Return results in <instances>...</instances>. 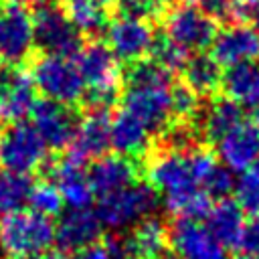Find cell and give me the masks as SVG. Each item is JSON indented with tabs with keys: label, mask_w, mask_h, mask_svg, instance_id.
<instances>
[{
	"label": "cell",
	"mask_w": 259,
	"mask_h": 259,
	"mask_svg": "<svg viewBox=\"0 0 259 259\" xmlns=\"http://www.w3.org/2000/svg\"><path fill=\"white\" fill-rule=\"evenodd\" d=\"M168 245L176 259H214L223 255L206 225L194 219H176L168 227Z\"/></svg>",
	"instance_id": "cell-16"
},
{
	"label": "cell",
	"mask_w": 259,
	"mask_h": 259,
	"mask_svg": "<svg viewBox=\"0 0 259 259\" xmlns=\"http://www.w3.org/2000/svg\"><path fill=\"white\" fill-rule=\"evenodd\" d=\"M237 249H241L243 255L259 259V217H253L251 221L245 223V229H243Z\"/></svg>",
	"instance_id": "cell-37"
},
{
	"label": "cell",
	"mask_w": 259,
	"mask_h": 259,
	"mask_svg": "<svg viewBox=\"0 0 259 259\" xmlns=\"http://www.w3.org/2000/svg\"><path fill=\"white\" fill-rule=\"evenodd\" d=\"M235 202L243 212L251 217H259V162L243 172V176L235 184Z\"/></svg>",
	"instance_id": "cell-31"
},
{
	"label": "cell",
	"mask_w": 259,
	"mask_h": 259,
	"mask_svg": "<svg viewBox=\"0 0 259 259\" xmlns=\"http://www.w3.org/2000/svg\"><path fill=\"white\" fill-rule=\"evenodd\" d=\"M214 259H227V257H225V255H219V257H214Z\"/></svg>",
	"instance_id": "cell-46"
},
{
	"label": "cell",
	"mask_w": 259,
	"mask_h": 259,
	"mask_svg": "<svg viewBox=\"0 0 259 259\" xmlns=\"http://www.w3.org/2000/svg\"><path fill=\"white\" fill-rule=\"evenodd\" d=\"M55 243V225L34 210H16L0 219V251L8 259H36Z\"/></svg>",
	"instance_id": "cell-2"
},
{
	"label": "cell",
	"mask_w": 259,
	"mask_h": 259,
	"mask_svg": "<svg viewBox=\"0 0 259 259\" xmlns=\"http://www.w3.org/2000/svg\"><path fill=\"white\" fill-rule=\"evenodd\" d=\"M164 30L166 36L186 53L204 51L217 36V24L190 2L176 4L166 12Z\"/></svg>",
	"instance_id": "cell-8"
},
{
	"label": "cell",
	"mask_w": 259,
	"mask_h": 259,
	"mask_svg": "<svg viewBox=\"0 0 259 259\" xmlns=\"http://www.w3.org/2000/svg\"><path fill=\"white\" fill-rule=\"evenodd\" d=\"M53 182L57 184L63 200L67 206L71 208H89V204L93 202V188L89 182V176L83 168L81 162L65 156L63 160H59L53 170Z\"/></svg>",
	"instance_id": "cell-21"
},
{
	"label": "cell",
	"mask_w": 259,
	"mask_h": 259,
	"mask_svg": "<svg viewBox=\"0 0 259 259\" xmlns=\"http://www.w3.org/2000/svg\"><path fill=\"white\" fill-rule=\"evenodd\" d=\"M206 229L219 243V247L237 249L245 229V212L237 202L223 198L221 202L210 206L206 214Z\"/></svg>",
	"instance_id": "cell-24"
},
{
	"label": "cell",
	"mask_w": 259,
	"mask_h": 259,
	"mask_svg": "<svg viewBox=\"0 0 259 259\" xmlns=\"http://www.w3.org/2000/svg\"><path fill=\"white\" fill-rule=\"evenodd\" d=\"M219 156L231 170H247L259 162V121H241L219 142Z\"/></svg>",
	"instance_id": "cell-17"
},
{
	"label": "cell",
	"mask_w": 259,
	"mask_h": 259,
	"mask_svg": "<svg viewBox=\"0 0 259 259\" xmlns=\"http://www.w3.org/2000/svg\"><path fill=\"white\" fill-rule=\"evenodd\" d=\"M111 148V115L105 107H89L87 115L79 121L75 138L67 156L85 164L105 156Z\"/></svg>",
	"instance_id": "cell-13"
},
{
	"label": "cell",
	"mask_w": 259,
	"mask_h": 259,
	"mask_svg": "<svg viewBox=\"0 0 259 259\" xmlns=\"http://www.w3.org/2000/svg\"><path fill=\"white\" fill-rule=\"evenodd\" d=\"M99 6H103V8H107V6H111V4H115V0H95Z\"/></svg>",
	"instance_id": "cell-44"
},
{
	"label": "cell",
	"mask_w": 259,
	"mask_h": 259,
	"mask_svg": "<svg viewBox=\"0 0 259 259\" xmlns=\"http://www.w3.org/2000/svg\"><path fill=\"white\" fill-rule=\"evenodd\" d=\"M214 164L212 152L204 146H194L190 150L160 148L148 158L146 176L148 184L156 192H162L166 200L202 188V180Z\"/></svg>",
	"instance_id": "cell-1"
},
{
	"label": "cell",
	"mask_w": 259,
	"mask_h": 259,
	"mask_svg": "<svg viewBox=\"0 0 259 259\" xmlns=\"http://www.w3.org/2000/svg\"><path fill=\"white\" fill-rule=\"evenodd\" d=\"M77 67L85 81V101L89 107H105L121 95V71L119 61L105 42H89L77 53Z\"/></svg>",
	"instance_id": "cell-3"
},
{
	"label": "cell",
	"mask_w": 259,
	"mask_h": 259,
	"mask_svg": "<svg viewBox=\"0 0 259 259\" xmlns=\"http://www.w3.org/2000/svg\"><path fill=\"white\" fill-rule=\"evenodd\" d=\"M249 16H251V20H253V28H255V32L259 34V2H257V4L251 8Z\"/></svg>",
	"instance_id": "cell-42"
},
{
	"label": "cell",
	"mask_w": 259,
	"mask_h": 259,
	"mask_svg": "<svg viewBox=\"0 0 259 259\" xmlns=\"http://www.w3.org/2000/svg\"><path fill=\"white\" fill-rule=\"evenodd\" d=\"M115 10L119 18H130V20H146L156 16V8L150 0H115Z\"/></svg>",
	"instance_id": "cell-36"
},
{
	"label": "cell",
	"mask_w": 259,
	"mask_h": 259,
	"mask_svg": "<svg viewBox=\"0 0 259 259\" xmlns=\"http://www.w3.org/2000/svg\"><path fill=\"white\" fill-rule=\"evenodd\" d=\"M170 77L172 73L154 59H142L130 65L123 83L125 87H170Z\"/></svg>",
	"instance_id": "cell-29"
},
{
	"label": "cell",
	"mask_w": 259,
	"mask_h": 259,
	"mask_svg": "<svg viewBox=\"0 0 259 259\" xmlns=\"http://www.w3.org/2000/svg\"><path fill=\"white\" fill-rule=\"evenodd\" d=\"M73 259H117V251H115V241H105V243H93L81 251L75 253Z\"/></svg>",
	"instance_id": "cell-38"
},
{
	"label": "cell",
	"mask_w": 259,
	"mask_h": 259,
	"mask_svg": "<svg viewBox=\"0 0 259 259\" xmlns=\"http://www.w3.org/2000/svg\"><path fill=\"white\" fill-rule=\"evenodd\" d=\"M87 176L93 192L99 196H107L134 184L138 176V166L123 156H101L91 164Z\"/></svg>",
	"instance_id": "cell-22"
},
{
	"label": "cell",
	"mask_w": 259,
	"mask_h": 259,
	"mask_svg": "<svg viewBox=\"0 0 259 259\" xmlns=\"http://www.w3.org/2000/svg\"><path fill=\"white\" fill-rule=\"evenodd\" d=\"M243 121V107L229 97H212L206 103H200L192 125L200 142L217 144L229 130Z\"/></svg>",
	"instance_id": "cell-18"
},
{
	"label": "cell",
	"mask_w": 259,
	"mask_h": 259,
	"mask_svg": "<svg viewBox=\"0 0 259 259\" xmlns=\"http://www.w3.org/2000/svg\"><path fill=\"white\" fill-rule=\"evenodd\" d=\"M182 73H184V85H188L196 95H204V97L214 95L223 81L221 65L204 53H196L188 57Z\"/></svg>",
	"instance_id": "cell-26"
},
{
	"label": "cell",
	"mask_w": 259,
	"mask_h": 259,
	"mask_svg": "<svg viewBox=\"0 0 259 259\" xmlns=\"http://www.w3.org/2000/svg\"><path fill=\"white\" fill-rule=\"evenodd\" d=\"M101 221L91 208H71L55 227V241L63 251L77 253L101 237Z\"/></svg>",
	"instance_id": "cell-19"
},
{
	"label": "cell",
	"mask_w": 259,
	"mask_h": 259,
	"mask_svg": "<svg viewBox=\"0 0 259 259\" xmlns=\"http://www.w3.org/2000/svg\"><path fill=\"white\" fill-rule=\"evenodd\" d=\"M30 115H32V127L42 138L47 148L65 150L71 146L79 121L69 105L51 99H36Z\"/></svg>",
	"instance_id": "cell-12"
},
{
	"label": "cell",
	"mask_w": 259,
	"mask_h": 259,
	"mask_svg": "<svg viewBox=\"0 0 259 259\" xmlns=\"http://www.w3.org/2000/svg\"><path fill=\"white\" fill-rule=\"evenodd\" d=\"M65 14L79 34H99L107 26V12L95 0H67Z\"/></svg>",
	"instance_id": "cell-27"
},
{
	"label": "cell",
	"mask_w": 259,
	"mask_h": 259,
	"mask_svg": "<svg viewBox=\"0 0 259 259\" xmlns=\"http://www.w3.org/2000/svg\"><path fill=\"white\" fill-rule=\"evenodd\" d=\"M34 49L32 18L24 8L0 6V63L20 67Z\"/></svg>",
	"instance_id": "cell-10"
},
{
	"label": "cell",
	"mask_w": 259,
	"mask_h": 259,
	"mask_svg": "<svg viewBox=\"0 0 259 259\" xmlns=\"http://www.w3.org/2000/svg\"><path fill=\"white\" fill-rule=\"evenodd\" d=\"M259 57V34L245 24H231L217 32L212 40V59L223 67H235Z\"/></svg>",
	"instance_id": "cell-20"
},
{
	"label": "cell",
	"mask_w": 259,
	"mask_h": 259,
	"mask_svg": "<svg viewBox=\"0 0 259 259\" xmlns=\"http://www.w3.org/2000/svg\"><path fill=\"white\" fill-rule=\"evenodd\" d=\"M152 134L132 113L119 109L111 117V148L123 158H142L150 150Z\"/></svg>",
	"instance_id": "cell-23"
},
{
	"label": "cell",
	"mask_w": 259,
	"mask_h": 259,
	"mask_svg": "<svg viewBox=\"0 0 259 259\" xmlns=\"http://www.w3.org/2000/svg\"><path fill=\"white\" fill-rule=\"evenodd\" d=\"M30 79L42 99H51L63 105H75L85 99L87 87L79 73L77 63L71 57L40 55L32 61Z\"/></svg>",
	"instance_id": "cell-4"
},
{
	"label": "cell",
	"mask_w": 259,
	"mask_h": 259,
	"mask_svg": "<svg viewBox=\"0 0 259 259\" xmlns=\"http://www.w3.org/2000/svg\"><path fill=\"white\" fill-rule=\"evenodd\" d=\"M28 204H30V210L51 219V217L61 214L65 200L53 180H40V182L32 184L30 194H28Z\"/></svg>",
	"instance_id": "cell-30"
},
{
	"label": "cell",
	"mask_w": 259,
	"mask_h": 259,
	"mask_svg": "<svg viewBox=\"0 0 259 259\" xmlns=\"http://www.w3.org/2000/svg\"><path fill=\"white\" fill-rule=\"evenodd\" d=\"M121 109L140 119L150 134H162L172 123L170 87H125Z\"/></svg>",
	"instance_id": "cell-9"
},
{
	"label": "cell",
	"mask_w": 259,
	"mask_h": 259,
	"mask_svg": "<svg viewBox=\"0 0 259 259\" xmlns=\"http://www.w3.org/2000/svg\"><path fill=\"white\" fill-rule=\"evenodd\" d=\"M198 95L184 83L174 85L170 89V105H172V121H192L200 107Z\"/></svg>",
	"instance_id": "cell-33"
},
{
	"label": "cell",
	"mask_w": 259,
	"mask_h": 259,
	"mask_svg": "<svg viewBox=\"0 0 259 259\" xmlns=\"http://www.w3.org/2000/svg\"><path fill=\"white\" fill-rule=\"evenodd\" d=\"M150 2L154 4V8H156L158 14H160V12H168L170 8L176 6V0H150Z\"/></svg>",
	"instance_id": "cell-40"
},
{
	"label": "cell",
	"mask_w": 259,
	"mask_h": 259,
	"mask_svg": "<svg viewBox=\"0 0 259 259\" xmlns=\"http://www.w3.org/2000/svg\"><path fill=\"white\" fill-rule=\"evenodd\" d=\"M65 2H67V0H65Z\"/></svg>",
	"instance_id": "cell-47"
},
{
	"label": "cell",
	"mask_w": 259,
	"mask_h": 259,
	"mask_svg": "<svg viewBox=\"0 0 259 259\" xmlns=\"http://www.w3.org/2000/svg\"><path fill=\"white\" fill-rule=\"evenodd\" d=\"M32 182L26 174H18L6 168H0V219L22 210L24 202H28Z\"/></svg>",
	"instance_id": "cell-28"
},
{
	"label": "cell",
	"mask_w": 259,
	"mask_h": 259,
	"mask_svg": "<svg viewBox=\"0 0 259 259\" xmlns=\"http://www.w3.org/2000/svg\"><path fill=\"white\" fill-rule=\"evenodd\" d=\"M239 259H255V257H249V255H241Z\"/></svg>",
	"instance_id": "cell-45"
},
{
	"label": "cell",
	"mask_w": 259,
	"mask_h": 259,
	"mask_svg": "<svg viewBox=\"0 0 259 259\" xmlns=\"http://www.w3.org/2000/svg\"><path fill=\"white\" fill-rule=\"evenodd\" d=\"M150 53H152V59L158 65H162L168 73L182 71L188 61V53L184 49H180L176 42H172L166 34H156Z\"/></svg>",
	"instance_id": "cell-32"
},
{
	"label": "cell",
	"mask_w": 259,
	"mask_h": 259,
	"mask_svg": "<svg viewBox=\"0 0 259 259\" xmlns=\"http://www.w3.org/2000/svg\"><path fill=\"white\" fill-rule=\"evenodd\" d=\"M30 18L34 45L42 51V55H61L73 59V55L79 53L81 34L59 4L40 2Z\"/></svg>",
	"instance_id": "cell-6"
},
{
	"label": "cell",
	"mask_w": 259,
	"mask_h": 259,
	"mask_svg": "<svg viewBox=\"0 0 259 259\" xmlns=\"http://www.w3.org/2000/svg\"><path fill=\"white\" fill-rule=\"evenodd\" d=\"M158 206V192L148 182H134L113 194L101 196L97 217L107 229H125L148 219Z\"/></svg>",
	"instance_id": "cell-5"
},
{
	"label": "cell",
	"mask_w": 259,
	"mask_h": 259,
	"mask_svg": "<svg viewBox=\"0 0 259 259\" xmlns=\"http://www.w3.org/2000/svg\"><path fill=\"white\" fill-rule=\"evenodd\" d=\"M36 259H65L61 253H45V255H40V257H36Z\"/></svg>",
	"instance_id": "cell-43"
},
{
	"label": "cell",
	"mask_w": 259,
	"mask_h": 259,
	"mask_svg": "<svg viewBox=\"0 0 259 259\" xmlns=\"http://www.w3.org/2000/svg\"><path fill=\"white\" fill-rule=\"evenodd\" d=\"M34 91L30 73L22 67L0 65V123L24 121L36 103Z\"/></svg>",
	"instance_id": "cell-11"
},
{
	"label": "cell",
	"mask_w": 259,
	"mask_h": 259,
	"mask_svg": "<svg viewBox=\"0 0 259 259\" xmlns=\"http://www.w3.org/2000/svg\"><path fill=\"white\" fill-rule=\"evenodd\" d=\"M235 176H233V170L227 168V166H221V164H214L210 168V172L206 174V178L202 180V190L210 196V198H225L227 194H231L235 190Z\"/></svg>",
	"instance_id": "cell-34"
},
{
	"label": "cell",
	"mask_w": 259,
	"mask_h": 259,
	"mask_svg": "<svg viewBox=\"0 0 259 259\" xmlns=\"http://www.w3.org/2000/svg\"><path fill=\"white\" fill-rule=\"evenodd\" d=\"M235 2V6L239 8V12H241V16L245 18V16H249V12H251V8L257 4V0H233Z\"/></svg>",
	"instance_id": "cell-39"
},
{
	"label": "cell",
	"mask_w": 259,
	"mask_h": 259,
	"mask_svg": "<svg viewBox=\"0 0 259 259\" xmlns=\"http://www.w3.org/2000/svg\"><path fill=\"white\" fill-rule=\"evenodd\" d=\"M105 38L115 59L132 65L142 61L152 51L156 34L146 20H130V18L117 16L107 26Z\"/></svg>",
	"instance_id": "cell-15"
},
{
	"label": "cell",
	"mask_w": 259,
	"mask_h": 259,
	"mask_svg": "<svg viewBox=\"0 0 259 259\" xmlns=\"http://www.w3.org/2000/svg\"><path fill=\"white\" fill-rule=\"evenodd\" d=\"M204 16H208L214 24L217 22H233V20H243L239 8L235 6L233 0H192Z\"/></svg>",
	"instance_id": "cell-35"
},
{
	"label": "cell",
	"mask_w": 259,
	"mask_h": 259,
	"mask_svg": "<svg viewBox=\"0 0 259 259\" xmlns=\"http://www.w3.org/2000/svg\"><path fill=\"white\" fill-rule=\"evenodd\" d=\"M221 87L225 97L233 99L239 105L259 109V65L249 61L235 67H229L223 75Z\"/></svg>",
	"instance_id": "cell-25"
},
{
	"label": "cell",
	"mask_w": 259,
	"mask_h": 259,
	"mask_svg": "<svg viewBox=\"0 0 259 259\" xmlns=\"http://www.w3.org/2000/svg\"><path fill=\"white\" fill-rule=\"evenodd\" d=\"M4 6H14V8H26V6H36L42 0H2Z\"/></svg>",
	"instance_id": "cell-41"
},
{
	"label": "cell",
	"mask_w": 259,
	"mask_h": 259,
	"mask_svg": "<svg viewBox=\"0 0 259 259\" xmlns=\"http://www.w3.org/2000/svg\"><path fill=\"white\" fill-rule=\"evenodd\" d=\"M117 259H166L168 227L156 217H148L132 227L123 239H113Z\"/></svg>",
	"instance_id": "cell-14"
},
{
	"label": "cell",
	"mask_w": 259,
	"mask_h": 259,
	"mask_svg": "<svg viewBox=\"0 0 259 259\" xmlns=\"http://www.w3.org/2000/svg\"><path fill=\"white\" fill-rule=\"evenodd\" d=\"M49 156V148L32 123H12L0 132V168L30 174L38 170Z\"/></svg>",
	"instance_id": "cell-7"
}]
</instances>
